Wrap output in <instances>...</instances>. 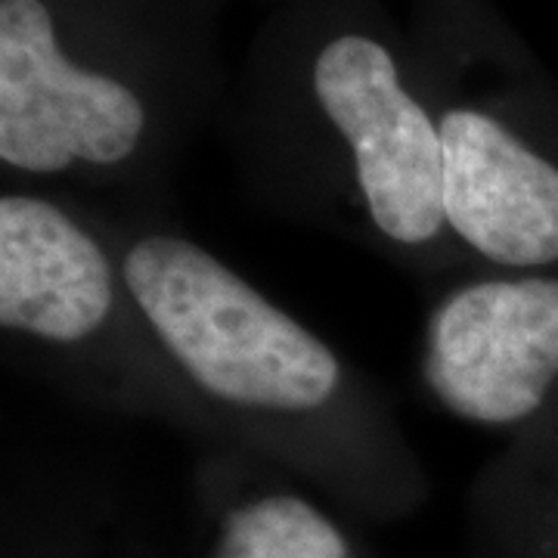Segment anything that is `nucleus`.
Instances as JSON below:
<instances>
[{"mask_svg":"<svg viewBox=\"0 0 558 558\" xmlns=\"http://www.w3.org/2000/svg\"><path fill=\"white\" fill-rule=\"evenodd\" d=\"M0 336L10 366L69 400L233 450L140 311L102 205L0 193Z\"/></svg>","mask_w":558,"mask_h":558,"instance_id":"nucleus-2","label":"nucleus"},{"mask_svg":"<svg viewBox=\"0 0 558 558\" xmlns=\"http://www.w3.org/2000/svg\"><path fill=\"white\" fill-rule=\"evenodd\" d=\"M418 381L447 416L524 440L558 400V277L472 267L440 289L418 344Z\"/></svg>","mask_w":558,"mask_h":558,"instance_id":"nucleus-4","label":"nucleus"},{"mask_svg":"<svg viewBox=\"0 0 558 558\" xmlns=\"http://www.w3.org/2000/svg\"><path fill=\"white\" fill-rule=\"evenodd\" d=\"M307 90L329 143L264 208L416 277L472 270L444 215L438 112L407 87L395 50L366 32H336L311 57Z\"/></svg>","mask_w":558,"mask_h":558,"instance_id":"nucleus-3","label":"nucleus"},{"mask_svg":"<svg viewBox=\"0 0 558 558\" xmlns=\"http://www.w3.org/2000/svg\"><path fill=\"white\" fill-rule=\"evenodd\" d=\"M444 215L472 267L558 264V161L484 102L438 112Z\"/></svg>","mask_w":558,"mask_h":558,"instance_id":"nucleus-5","label":"nucleus"},{"mask_svg":"<svg viewBox=\"0 0 558 558\" xmlns=\"http://www.w3.org/2000/svg\"><path fill=\"white\" fill-rule=\"evenodd\" d=\"M202 457L227 490L208 558H354L339 521L279 478L282 469L227 447Z\"/></svg>","mask_w":558,"mask_h":558,"instance_id":"nucleus-6","label":"nucleus"},{"mask_svg":"<svg viewBox=\"0 0 558 558\" xmlns=\"http://www.w3.org/2000/svg\"><path fill=\"white\" fill-rule=\"evenodd\" d=\"M106 211L140 311L233 450L360 506L416 497L413 440L329 341L161 215Z\"/></svg>","mask_w":558,"mask_h":558,"instance_id":"nucleus-1","label":"nucleus"}]
</instances>
